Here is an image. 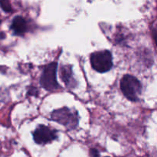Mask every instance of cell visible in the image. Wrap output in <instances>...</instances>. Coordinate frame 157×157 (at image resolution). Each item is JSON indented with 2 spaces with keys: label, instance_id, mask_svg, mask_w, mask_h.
<instances>
[{
  "label": "cell",
  "instance_id": "obj_7",
  "mask_svg": "<svg viewBox=\"0 0 157 157\" xmlns=\"http://www.w3.org/2000/svg\"><path fill=\"white\" fill-rule=\"evenodd\" d=\"M60 75H61V78H62L63 81L66 84V85L68 86V87H70V85H72V87H74V80L72 78V71L71 67L70 66L65 65L61 67Z\"/></svg>",
  "mask_w": 157,
  "mask_h": 157
},
{
  "label": "cell",
  "instance_id": "obj_1",
  "mask_svg": "<svg viewBox=\"0 0 157 157\" xmlns=\"http://www.w3.org/2000/svg\"><path fill=\"white\" fill-rule=\"evenodd\" d=\"M121 89L124 96L131 101H136L141 94V84L137 78L132 75H127L121 81Z\"/></svg>",
  "mask_w": 157,
  "mask_h": 157
},
{
  "label": "cell",
  "instance_id": "obj_2",
  "mask_svg": "<svg viewBox=\"0 0 157 157\" xmlns=\"http://www.w3.org/2000/svg\"><path fill=\"white\" fill-rule=\"evenodd\" d=\"M90 64L92 67L100 73L110 71L113 66V58L109 51H100L94 52L90 55Z\"/></svg>",
  "mask_w": 157,
  "mask_h": 157
},
{
  "label": "cell",
  "instance_id": "obj_9",
  "mask_svg": "<svg viewBox=\"0 0 157 157\" xmlns=\"http://www.w3.org/2000/svg\"><path fill=\"white\" fill-rule=\"evenodd\" d=\"M90 155L91 157H99V153L96 149H91L90 151Z\"/></svg>",
  "mask_w": 157,
  "mask_h": 157
},
{
  "label": "cell",
  "instance_id": "obj_3",
  "mask_svg": "<svg viewBox=\"0 0 157 157\" xmlns=\"http://www.w3.org/2000/svg\"><path fill=\"white\" fill-rule=\"evenodd\" d=\"M57 67L58 64L56 62H52L48 64L44 67L40 79L41 85L49 91H55L59 88L56 78Z\"/></svg>",
  "mask_w": 157,
  "mask_h": 157
},
{
  "label": "cell",
  "instance_id": "obj_11",
  "mask_svg": "<svg viewBox=\"0 0 157 157\" xmlns=\"http://www.w3.org/2000/svg\"><path fill=\"white\" fill-rule=\"evenodd\" d=\"M106 157H108V156H106Z\"/></svg>",
  "mask_w": 157,
  "mask_h": 157
},
{
  "label": "cell",
  "instance_id": "obj_5",
  "mask_svg": "<svg viewBox=\"0 0 157 157\" xmlns=\"http://www.w3.org/2000/svg\"><path fill=\"white\" fill-rule=\"evenodd\" d=\"M34 140L38 144H46L57 138L56 130L44 125H40L33 133Z\"/></svg>",
  "mask_w": 157,
  "mask_h": 157
},
{
  "label": "cell",
  "instance_id": "obj_8",
  "mask_svg": "<svg viewBox=\"0 0 157 157\" xmlns=\"http://www.w3.org/2000/svg\"><path fill=\"white\" fill-rule=\"evenodd\" d=\"M1 2V7L6 12H10L12 11L10 2L9 0H0Z\"/></svg>",
  "mask_w": 157,
  "mask_h": 157
},
{
  "label": "cell",
  "instance_id": "obj_6",
  "mask_svg": "<svg viewBox=\"0 0 157 157\" xmlns=\"http://www.w3.org/2000/svg\"><path fill=\"white\" fill-rule=\"evenodd\" d=\"M11 29L15 35H24L28 30V25L25 19L21 16H15L12 21Z\"/></svg>",
  "mask_w": 157,
  "mask_h": 157
},
{
  "label": "cell",
  "instance_id": "obj_4",
  "mask_svg": "<svg viewBox=\"0 0 157 157\" xmlns=\"http://www.w3.org/2000/svg\"><path fill=\"white\" fill-rule=\"evenodd\" d=\"M52 118L56 122L65 126L67 128H75L78 124L77 113H74V112L68 108H62L55 110L52 113Z\"/></svg>",
  "mask_w": 157,
  "mask_h": 157
},
{
  "label": "cell",
  "instance_id": "obj_10",
  "mask_svg": "<svg viewBox=\"0 0 157 157\" xmlns=\"http://www.w3.org/2000/svg\"><path fill=\"white\" fill-rule=\"evenodd\" d=\"M153 38H154L155 41H156V44L157 45V28L153 29Z\"/></svg>",
  "mask_w": 157,
  "mask_h": 157
}]
</instances>
